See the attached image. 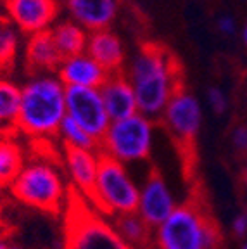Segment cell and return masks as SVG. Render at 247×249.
Segmentation results:
<instances>
[{
    "label": "cell",
    "mask_w": 247,
    "mask_h": 249,
    "mask_svg": "<svg viewBox=\"0 0 247 249\" xmlns=\"http://www.w3.org/2000/svg\"><path fill=\"white\" fill-rule=\"evenodd\" d=\"M133 87L139 113L159 121L168 102L182 89L178 62L164 47L145 43L123 70Z\"/></svg>",
    "instance_id": "6da1fadb"
},
{
    "label": "cell",
    "mask_w": 247,
    "mask_h": 249,
    "mask_svg": "<svg viewBox=\"0 0 247 249\" xmlns=\"http://www.w3.org/2000/svg\"><path fill=\"white\" fill-rule=\"evenodd\" d=\"M66 111V85L55 73L31 74L21 85V109L16 132L42 142L57 137Z\"/></svg>",
    "instance_id": "7a4b0ae2"
},
{
    "label": "cell",
    "mask_w": 247,
    "mask_h": 249,
    "mask_svg": "<svg viewBox=\"0 0 247 249\" xmlns=\"http://www.w3.org/2000/svg\"><path fill=\"white\" fill-rule=\"evenodd\" d=\"M9 191L12 197L24 206L57 216L68 208L73 189L68 185L57 163L38 156L26 161L23 171Z\"/></svg>",
    "instance_id": "3957f363"
},
{
    "label": "cell",
    "mask_w": 247,
    "mask_h": 249,
    "mask_svg": "<svg viewBox=\"0 0 247 249\" xmlns=\"http://www.w3.org/2000/svg\"><path fill=\"white\" fill-rule=\"evenodd\" d=\"M154 246L156 249H220L221 235L204 206L187 201L154 229Z\"/></svg>",
    "instance_id": "277c9868"
},
{
    "label": "cell",
    "mask_w": 247,
    "mask_h": 249,
    "mask_svg": "<svg viewBox=\"0 0 247 249\" xmlns=\"http://www.w3.org/2000/svg\"><path fill=\"white\" fill-rule=\"evenodd\" d=\"M64 249H131L112 222H107L95 208L78 192H71L66 208Z\"/></svg>",
    "instance_id": "5b68a950"
},
{
    "label": "cell",
    "mask_w": 247,
    "mask_h": 249,
    "mask_svg": "<svg viewBox=\"0 0 247 249\" xmlns=\"http://www.w3.org/2000/svg\"><path fill=\"white\" fill-rule=\"evenodd\" d=\"M140 185L133 180L128 166L99 152V173L90 204L102 216H121L137 213Z\"/></svg>",
    "instance_id": "8992f818"
},
{
    "label": "cell",
    "mask_w": 247,
    "mask_h": 249,
    "mask_svg": "<svg viewBox=\"0 0 247 249\" xmlns=\"http://www.w3.org/2000/svg\"><path fill=\"white\" fill-rule=\"evenodd\" d=\"M156 121L137 113L130 118L112 121L102 137L99 152L123 164L142 163L154 151Z\"/></svg>",
    "instance_id": "52a82bcc"
},
{
    "label": "cell",
    "mask_w": 247,
    "mask_h": 249,
    "mask_svg": "<svg viewBox=\"0 0 247 249\" xmlns=\"http://www.w3.org/2000/svg\"><path fill=\"white\" fill-rule=\"evenodd\" d=\"M66 111L68 118L80 124L99 142L112 123L99 89L66 87Z\"/></svg>",
    "instance_id": "ba28073f"
},
{
    "label": "cell",
    "mask_w": 247,
    "mask_h": 249,
    "mask_svg": "<svg viewBox=\"0 0 247 249\" xmlns=\"http://www.w3.org/2000/svg\"><path fill=\"white\" fill-rule=\"evenodd\" d=\"M159 121L175 140L192 145L202 126V106L194 93L180 89L168 102Z\"/></svg>",
    "instance_id": "9c48e42d"
},
{
    "label": "cell",
    "mask_w": 247,
    "mask_h": 249,
    "mask_svg": "<svg viewBox=\"0 0 247 249\" xmlns=\"http://www.w3.org/2000/svg\"><path fill=\"white\" fill-rule=\"evenodd\" d=\"M4 16L23 35L49 31L59 21V0H2Z\"/></svg>",
    "instance_id": "30bf717a"
},
{
    "label": "cell",
    "mask_w": 247,
    "mask_h": 249,
    "mask_svg": "<svg viewBox=\"0 0 247 249\" xmlns=\"http://www.w3.org/2000/svg\"><path fill=\"white\" fill-rule=\"evenodd\" d=\"M178 202L171 191L166 178L152 170L143 183L140 185L139 192V208L137 213L140 214L143 222L152 230L158 229L161 223H164L170 218V214L176 210Z\"/></svg>",
    "instance_id": "8fae6325"
},
{
    "label": "cell",
    "mask_w": 247,
    "mask_h": 249,
    "mask_svg": "<svg viewBox=\"0 0 247 249\" xmlns=\"http://www.w3.org/2000/svg\"><path fill=\"white\" fill-rule=\"evenodd\" d=\"M121 0H64L68 18L88 33L107 30L120 14Z\"/></svg>",
    "instance_id": "7c38bea8"
},
{
    "label": "cell",
    "mask_w": 247,
    "mask_h": 249,
    "mask_svg": "<svg viewBox=\"0 0 247 249\" xmlns=\"http://www.w3.org/2000/svg\"><path fill=\"white\" fill-rule=\"evenodd\" d=\"M62 164L70 177L71 189L90 201L99 173V152L62 147Z\"/></svg>",
    "instance_id": "4fadbf2b"
},
{
    "label": "cell",
    "mask_w": 247,
    "mask_h": 249,
    "mask_svg": "<svg viewBox=\"0 0 247 249\" xmlns=\"http://www.w3.org/2000/svg\"><path fill=\"white\" fill-rule=\"evenodd\" d=\"M55 74L66 87L80 89H101L109 78L107 71L87 52L64 57Z\"/></svg>",
    "instance_id": "5bb4252c"
},
{
    "label": "cell",
    "mask_w": 247,
    "mask_h": 249,
    "mask_svg": "<svg viewBox=\"0 0 247 249\" xmlns=\"http://www.w3.org/2000/svg\"><path fill=\"white\" fill-rule=\"evenodd\" d=\"M85 52L92 59H95L109 74L121 73L124 70L126 49L121 36L112 28L90 33Z\"/></svg>",
    "instance_id": "9a60e30c"
},
{
    "label": "cell",
    "mask_w": 247,
    "mask_h": 249,
    "mask_svg": "<svg viewBox=\"0 0 247 249\" xmlns=\"http://www.w3.org/2000/svg\"><path fill=\"white\" fill-rule=\"evenodd\" d=\"M99 90H101L102 101H104L111 121H120L139 113L133 87L128 82L126 74L123 71L109 74L106 83Z\"/></svg>",
    "instance_id": "2e32d148"
},
{
    "label": "cell",
    "mask_w": 247,
    "mask_h": 249,
    "mask_svg": "<svg viewBox=\"0 0 247 249\" xmlns=\"http://www.w3.org/2000/svg\"><path fill=\"white\" fill-rule=\"evenodd\" d=\"M62 61L64 57L52 38L51 30L28 36L24 43V62L30 74L57 73Z\"/></svg>",
    "instance_id": "e0dca14e"
},
{
    "label": "cell",
    "mask_w": 247,
    "mask_h": 249,
    "mask_svg": "<svg viewBox=\"0 0 247 249\" xmlns=\"http://www.w3.org/2000/svg\"><path fill=\"white\" fill-rule=\"evenodd\" d=\"M26 164V151L16 133L0 135V191L11 189Z\"/></svg>",
    "instance_id": "ac0fdd59"
},
{
    "label": "cell",
    "mask_w": 247,
    "mask_h": 249,
    "mask_svg": "<svg viewBox=\"0 0 247 249\" xmlns=\"http://www.w3.org/2000/svg\"><path fill=\"white\" fill-rule=\"evenodd\" d=\"M21 109V85L5 74H0V135L18 133Z\"/></svg>",
    "instance_id": "d6986e66"
},
{
    "label": "cell",
    "mask_w": 247,
    "mask_h": 249,
    "mask_svg": "<svg viewBox=\"0 0 247 249\" xmlns=\"http://www.w3.org/2000/svg\"><path fill=\"white\" fill-rule=\"evenodd\" d=\"M51 33L57 49L61 51L62 57H71V55L83 54L87 51L90 33L70 18L59 19L51 28Z\"/></svg>",
    "instance_id": "ffe728a7"
},
{
    "label": "cell",
    "mask_w": 247,
    "mask_h": 249,
    "mask_svg": "<svg viewBox=\"0 0 247 249\" xmlns=\"http://www.w3.org/2000/svg\"><path fill=\"white\" fill-rule=\"evenodd\" d=\"M112 225L131 249H149V246L154 244V230L143 222L139 213L114 216Z\"/></svg>",
    "instance_id": "44dd1931"
},
{
    "label": "cell",
    "mask_w": 247,
    "mask_h": 249,
    "mask_svg": "<svg viewBox=\"0 0 247 249\" xmlns=\"http://www.w3.org/2000/svg\"><path fill=\"white\" fill-rule=\"evenodd\" d=\"M21 33L4 14H0V74H5L16 64L19 54Z\"/></svg>",
    "instance_id": "7402d4cb"
},
{
    "label": "cell",
    "mask_w": 247,
    "mask_h": 249,
    "mask_svg": "<svg viewBox=\"0 0 247 249\" xmlns=\"http://www.w3.org/2000/svg\"><path fill=\"white\" fill-rule=\"evenodd\" d=\"M59 140H61L62 147H71V149H81V151H97L101 147V142L95 140L87 130H83L78 123H74L71 118L66 116L62 121L61 128L57 133Z\"/></svg>",
    "instance_id": "603a6c76"
},
{
    "label": "cell",
    "mask_w": 247,
    "mask_h": 249,
    "mask_svg": "<svg viewBox=\"0 0 247 249\" xmlns=\"http://www.w3.org/2000/svg\"><path fill=\"white\" fill-rule=\"evenodd\" d=\"M208 104H209V107H211L212 113L218 114V116L227 113L228 99L220 87H211V89L208 90Z\"/></svg>",
    "instance_id": "cb8c5ba5"
},
{
    "label": "cell",
    "mask_w": 247,
    "mask_h": 249,
    "mask_svg": "<svg viewBox=\"0 0 247 249\" xmlns=\"http://www.w3.org/2000/svg\"><path fill=\"white\" fill-rule=\"evenodd\" d=\"M232 145L239 152H247V126L240 124L232 132Z\"/></svg>",
    "instance_id": "d4e9b609"
},
{
    "label": "cell",
    "mask_w": 247,
    "mask_h": 249,
    "mask_svg": "<svg viewBox=\"0 0 247 249\" xmlns=\"http://www.w3.org/2000/svg\"><path fill=\"white\" fill-rule=\"evenodd\" d=\"M232 232L239 239H244L247 235V211H240L232 220Z\"/></svg>",
    "instance_id": "484cf974"
},
{
    "label": "cell",
    "mask_w": 247,
    "mask_h": 249,
    "mask_svg": "<svg viewBox=\"0 0 247 249\" xmlns=\"http://www.w3.org/2000/svg\"><path fill=\"white\" fill-rule=\"evenodd\" d=\"M216 26H218V31L223 33V35L230 36L235 33L237 30V24H235V19H233L232 16H220L216 21Z\"/></svg>",
    "instance_id": "4316f807"
},
{
    "label": "cell",
    "mask_w": 247,
    "mask_h": 249,
    "mask_svg": "<svg viewBox=\"0 0 247 249\" xmlns=\"http://www.w3.org/2000/svg\"><path fill=\"white\" fill-rule=\"evenodd\" d=\"M0 249H28L23 242L18 239H9V237H0Z\"/></svg>",
    "instance_id": "83f0119b"
},
{
    "label": "cell",
    "mask_w": 247,
    "mask_h": 249,
    "mask_svg": "<svg viewBox=\"0 0 247 249\" xmlns=\"http://www.w3.org/2000/svg\"><path fill=\"white\" fill-rule=\"evenodd\" d=\"M28 249H64V246L55 248V246H36V248H28Z\"/></svg>",
    "instance_id": "f1b7e54d"
},
{
    "label": "cell",
    "mask_w": 247,
    "mask_h": 249,
    "mask_svg": "<svg viewBox=\"0 0 247 249\" xmlns=\"http://www.w3.org/2000/svg\"><path fill=\"white\" fill-rule=\"evenodd\" d=\"M244 182L247 183V160H246V166H244Z\"/></svg>",
    "instance_id": "f546056e"
},
{
    "label": "cell",
    "mask_w": 247,
    "mask_h": 249,
    "mask_svg": "<svg viewBox=\"0 0 247 249\" xmlns=\"http://www.w3.org/2000/svg\"><path fill=\"white\" fill-rule=\"evenodd\" d=\"M242 36H244V42H246V45H247V26H246V30H244Z\"/></svg>",
    "instance_id": "4dcf8cb0"
},
{
    "label": "cell",
    "mask_w": 247,
    "mask_h": 249,
    "mask_svg": "<svg viewBox=\"0 0 247 249\" xmlns=\"http://www.w3.org/2000/svg\"><path fill=\"white\" fill-rule=\"evenodd\" d=\"M240 249H247V242H244V244L240 246Z\"/></svg>",
    "instance_id": "1f68e13d"
}]
</instances>
